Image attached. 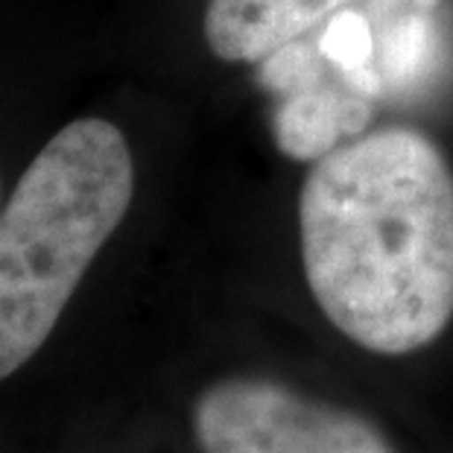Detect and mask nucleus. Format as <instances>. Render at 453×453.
<instances>
[{
  "label": "nucleus",
  "mask_w": 453,
  "mask_h": 453,
  "mask_svg": "<svg viewBox=\"0 0 453 453\" xmlns=\"http://www.w3.org/2000/svg\"><path fill=\"white\" fill-rule=\"evenodd\" d=\"M307 287L354 345L401 357L453 319V170L430 138L392 127L336 147L298 196Z\"/></svg>",
  "instance_id": "1"
},
{
  "label": "nucleus",
  "mask_w": 453,
  "mask_h": 453,
  "mask_svg": "<svg viewBox=\"0 0 453 453\" xmlns=\"http://www.w3.org/2000/svg\"><path fill=\"white\" fill-rule=\"evenodd\" d=\"M134 194L129 143L82 118L56 132L0 211V380L42 349Z\"/></svg>",
  "instance_id": "2"
},
{
  "label": "nucleus",
  "mask_w": 453,
  "mask_h": 453,
  "mask_svg": "<svg viewBox=\"0 0 453 453\" xmlns=\"http://www.w3.org/2000/svg\"><path fill=\"white\" fill-rule=\"evenodd\" d=\"M194 430L205 453H395L369 418L260 378L214 383Z\"/></svg>",
  "instance_id": "3"
},
{
  "label": "nucleus",
  "mask_w": 453,
  "mask_h": 453,
  "mask_svg": "<svg viewBox=\"0 0 453 453\" xmlns=\"http://www.w3.org/2000/svg\"><path fill=\"white\" fill-rule=\"evenodd\" d=\"M349 0H211L205 42L217 59L264 62Z\"/></svg>",
  "instance_id": "4"
},
{
  "label": "nucleus",
  "mask_w": 453,
  "mask_h": 453,
  "mask_svg": "<svg viewBox=\"0 0 453 453\" xmlns=\"http://www.w3.org/2000/svg\"><path fill=\"white\" fill-rule=\"evenodd\" d=\"M372 118V103L345 85L336 91L316 82L311 88L287 94L275 114V143L293 161H319L345 134H360Z\"/></svg>",
  "instance_id": "5"
},
{
  "label": "nucleus",
  "mask_w": 453,
  "mask_h": 453,
  "mask_svg": "<svg viewBox=\"0 0 453 453\" xmlns=\"http://www.w3.org/2000/svg\"><path fill=\"white\" fill-rule=\"evenodd\" d=\"M319 47L307 44H284L275 53L266 56L264 67H260V82L275 94H296L319 82Z\"/></svg>",
  "instance_id": "6"
},
{
  "label": "nucleus",
  "mask_w": 453,
  "mask_h": 453,
  "mask_svg": "<svg viewBox=\"0 0 453 453\" xmlns=\"http://www.w3.org/2000/svg\"><path fill=\"white\" fill-rule=\"evenodd\" d=\"M319 53L327 62H334L342 71L360 67L372 56V33L363 18L345 12L327 24V30L319 38Z\"/></svg>",
  "instance_id": "7"
},
{
  "label": "nucleus",
  "mask_w": 453,
  "mask_h": 453,
  "mask_svg": "<svg viewBox=\"0 0 453 453\" xmlns=\"http://www.w3.org/2000/svg\"><path fill=\"white\" fill-rule=\"evenodd\" d=\"M424 50V27L416 21L407 30H401V35L395 38V44L389 47V59L395 71H403L407 65L416 62V56Z\"/></svg>",
  "instance_id": "8"
},
{
  "label": "nucleus",
  "mask_w": 453,
  "mask_h": 453,
  "mask_svg": "<svg viewBox=\"0 0 453 453\" xmlns=\"http://www.w3.org/2000/svg\"><path fill=\"white\" fill-rule=\"evenodd\" d=\"M418 4H421V6H436L439 0H418Z\"/></svg>",
  "instance_id": "9"
}]
</instances>
